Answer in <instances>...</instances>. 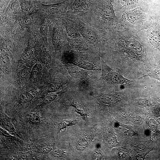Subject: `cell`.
I'll use <instances>...</instances> for the list:
<instances>
[{"label":"cell","instance_id":"1","mask_svg":"<svg viewBox=\"0 0 160 160\" xmlns=\"http://www.w3.org/2000/svg\"><path fill=\"white\" fill-rule=\"evenodd\" d=\"M101 51L114 69L131 80L143 77L158 63L146 39L129 30L107 32Z\"/></svg>","mask_w":160,"mask_h":160},{"label":"cell","instance_id":"30","mask_svg":"<svg viewBox=\"0 0 160 160\" xmlns=\"http://www.w3.org/2000/svg\"><path fill=\"white\" fill-rule=\"evenodd\" d=\"M39 1L43 4H51L61 2L65 0H33Z\"/></svg>","mask_w":160,"mask_h":160},{"label":"cell","instance_id":"35","mask_svg":"<svg viewBox=\"0 0 160 160\" xmlns=\"http://www.w3.org/2000/svg\"><path fill=\"white\" fill-rule=\"evenodd\" d=\"M11 0H1V7L5 8Z\"/></svg>","mask_w":160,"mask_h":160},{"label":"cell","instance_id":"39","mask_svg":"<svg viewBox=\"0 0 160 160\" xmlns=\"http://www.w3.org/2000/svg\"></svg>","mask_w":160,"mask_h":160},{"label":"cell","instance_id":"25","mask_svg":"<svg viewBox=\"0 0 160 160\" xmlns=\"http://www.w3.org/2000/svg\"><path fill=\"white\" fill-rule=\"evenodd\" d=\"M33 54L32 49L31 48L28 49L23 52L22 55V58L24 60H28L31 58Z\"/></svg>","mask_w":160,"mask_h":160},{"label":"cell","instance_id":"18","mask_svg":"<svg viewBox=\"0 0 160 160\" xmlns=\"http://www.w3.org/2000/svg\"><path fill=\"white\" fill-rule=\"evenodd\" d=\"M42 71V68L41 65L39 64H36L32 69V74L33 77H36L40 75Z\"/></svg>","mask_w":160,"mask_h":160},{"label":"cell","instance_id":"6","mask_svg":"<svg viewBox=\"0 0 160 160\" xmlns=\"http://www.w3.org/2000/svg\"><path fill=\"white\" fill-rule=\"evenodd\" d=\"M124 12L120 20L122 26L128 30L137 31L146 28L147 15L140 6Z\"/></svg>","mask_w":160,"mask_h":160},{"label":"cell","instance_id":"3","mask_svg":"<svg viewBox=\"0 0 160 160\" xmlns=\"http://www.w3.org/2000/svg\"><path fill=\"white\" fill-rule=\"evenodd\" d=\"M72 20L89 50L97 52L101 51L105 40L107 31L88 25L79 20Z\"/></svg>","mask_w":160,"mask_h":160},{"label":"cell","instance_id":"33","mask_svg":"<svg viewBox=\"0 0 160 160\" xmlns=\"http://www.w3.org/2000/svg\"><path fill=\"white\" fill-rule=\"evenodd\" d=\"M148 125L151 128H156L157 127V124L156 121L153 119H151L148 123Z\"/></svg>","mask_w":160,"mask_h":160},{"label":"cell","instance_id":"34","mask_svg":"<svg viewBox=\"0 0 160 160\" xmlns=\"http://www.w3.org/2000/svg\"><path fill=\"white\" fill-rule=\"evenodd\" d=\"M52 149L51 146H46L42 148L41 151L44 153H46L50 152Z\"/></svg>","mask_w":160,"mask_h":160},{"label":"cell","instance_id":"15","mask_svg":"<svg viewBox=\"0 0 160 160\" xmlns=\"http://www.w3.org/2000/svg\"><path fill=\"white\" fill-rule=\"evenodd\" d=\"M49 23V21L47 18L44 19L40 25L39 31L43 37H46L47 36Z\"/></svg>","mask_w":160,"mask_h":160},{"label":"cell","instance_id":"38","mask_svg":"<svg viewBox=\"0 0 160 160\" xmlns=\"http://www.w3.org/2000/svg\"><path fill=\"white\" fill-rule=\"evenodd\" d=\"M157 121L160 124V118H159L157 119Z\"/></svg>","mask_w":160,"mask_h":160},{"label":"cell","instance_id":"37","mask_svg":"<svg viewBox=\"0 0 160 160\" xmlns=\"http://www.w3.org/2000/svg\"><path fill=\"white\" fill-rule=\"evenodd\" d=\"M120 131L121 130V131L123 133H126L128 131L127 129L124 127H120Z\"/></svg>","mask_w":160,"mask_h":160},{"label":"cell","instance_id":"21","mask_svg":"<svg viewBox=\"0 0 160 160\" xmlns=\"http://www.w3.org/2000/svg\"><path fill=\"white\" fill-rule=\"evenodd\" d=\"M28 121L32 124L39 123L41 121L40 117L36 114L31 113L28 119Z\"/></svg>","mask_w":160,"mask_h":160},{"label":"cell","instance_id":"32","mask_svg":"<svg viewBox=\"0 0 160 160\" xmlns=\"http://www.w3.org/2000/svg\"><path fill=\"white\" fill-rule=\"evenodd\" d=\"M142 121V118L138 115L133 116L131 119V121L135 124H139Z\"/></svg>","mask_w":160,"mask_h":160},{"label":"cell","instance_id":"27","mask_svg":"<svg viewBox=\"0 0 160 160\" xmlns=\"http://www.w3.org/2000/svg\"><path fill=\"white\" fill-rule=\"evenodd\" d=\"M57 95L56 94L48 95L44 98L43 103L44 105L49 104L54 101L57 97Z\"/></svg>","mask_w":160,"mask_h":160},{"label":"cell","instance_id":"17","mask_svg":"<svg viewBox=\"0 0 160 160\" xmlns=\"http://www.w3.org/2000/svg\"><path fill=\"white\" fill-rule=\"evenodd\" d=\"M153 102L160 105V83H158L154 87L152 93Z\"/></svg>","mask_w":160,"mask_h":160},{"label":"cell","instance_id":"29","mask_svg":"<svg viewBox=\"0 0 160 160\" xmlns=\"http://www.w3.org/2000/svg\"><path fill=\"white\" fill-rule=\"evenodd\" d=\"M31 70L30 68L27 67L24 68L20 71V75L23 79L26 78L30 73Z\"/></svg>","mask_w":160,"mask_h":160},{"label":"cell","instance_id":"36","mask_svg":"<svg viewBox=\"0 0 160 160\" xmlns=\"http://www.w3.org/2000/svg\"><path fill=\"white\" fill-rule=\"evenodd\" d=\"M94 159H100L101 158V155L100 153L97 151H95L93 154Z\"/></svg>","mask_w":160,"mask_h":160},{"label":"cell","instance_id":"7","mask_svg":"<svg viewBox=\"0 0 160 160\" xmlns=\"http://www.w3.org/2000/svg\"><path fill=\"white\" fill-rule=\"evenodd\" d=\"M50 37L54 49L60 53L65 44L68 43L67 36L59 18L52 21L50 26Z\"/></svg>","mask_w":160,"mask_h":160},{"label":"cell","instance_id":"13","mask_svg":"<svg viewBox=\"0 0 160 160\" xmlns=\"http://www.w3.org/2000/svg\"><path fill=\"white\" fill-rule=\"evenodd\" d=\"M74 65L70 66L68 69V72L70 75L76 79H81L84 77L85 75L84 70Z\"/></svg>","mask_w":160,"mask_h":160},{"label":"cell","instance_id":"14","mask_svg":"<svg viewBox=\"0 0 160 160\" xmlns=\"http://www.w3.org/2000/svg\"><path fill=\"white\" fill-rule=\"evenodd\" d=\"M89 135H84L79 138L76 142V148L79 151L84 150L87 146L91 140Z\"/></svg>","mask_w":160,"mask_h":160},{"label":"cell","instance_id":"2","mask_svg":"<svg viewBox=\"0 0 160 160\" xmlns=\"http://www.w3.org/2000/svg\"><path fill=\"white\" fill-rule=\"evenodd\" d=\"M86 24L107 32L119 31L123 26L115 15L112 0H99Z\"/></svg>","mask_w":160,"mask_h":160},{"label":"cell","instance_id":"28","mask_svg":"<svg viewBox=\"0 0 160 160\" xmlns=\"http://www.w3.org/2000/svg\"><path fill=\"white\" fill-rule=\"evenodd\" d=\"M65 154V153L64 151L59 148L54 150L51 153L52 156L57 158L62 157Z\"/></svg>","mask_w":160,"mask_h":160},{"label":"cell","instance_id":"5","mask_svg":"<svg viewBox=\"0 0 160 160\" xmlns=\"http://www.w3.org/2000/svg\"><path fill=\"white\" fill-rule=\"evenodd\" d=\"M99 0H70L68 8L62 16L72 20H79L86 23Z\"/></svg>","mask_w":160,"mask_h":160},{"label":"cell","instance_id":"10","mask_svg":"<svg viewBox=\"0 0 160 160\" xmlns=\"http://www.w3.org/2000/svg\"><path fill=\"white\" fill-rule=\"evenodd\" d=\"M144 0H112L114 10L124 12L140 6Z\"/></svg>","mask_w":160,"mask_h":160},{"label":"cell","instance_id":"31","mask_svg":"<svg viewBox=\"0 0 160 160\" xmlns=\"http://www.w3.org/2000/svg\"><path fill=\"white\" fill-rule=\"evenodd\" d=\"M40 58L41 62L44 64L48 63L50 60L49 55L47 54H42Z\"/></svg>","mask_w":160,"mask_h":160},{"label":"cell","instance_id":"24","mask_svg":"<svg viewBox=\"0 0 160 160\" xmlns=\"http://www.w3.org/2000/svg\"><path fill=\"white\" fill-rule=\"evenodd\" d=\"M62 84L60 83H55L51 84L49 87L47 92H53L59 90Z\"/></svg>","mask_w":160,"mask_h":160},{"label":"cell","instance_id":"4","mask_svg":"<svg viewBox=\"0 0 160 160\" xmlns=\"http://www.w3.org/2000/svg\"><path fill=\"white\" fill-rule=\"evenodd\" d=\"M102 73L101 81L105 86L122 91L127 89H132L137 84L138 79H129L119 70L109 66L100 57Z\"/></svg>","mask_w":160,"mask_h":160},{"label":"cell","instance_id":"12","mask_svg":"<svg viewBox=\"0 0 160 160\" xmlns=\"http://www.w3.org/2000/svg\"><path fill=\"white\" fill-rule=\"evenodd\" d=\"M67 40L71 49L78 51L89 50L86 44L81 38L71 39L67 37Z\"/></svg>","mask_w":160,"mask_h":160},{"label":"cell","instance_id":"26","mask_svg":"<svg viewBox=\"0 0 160 160\" xmlns=\"http://www.w3.org/2000/svg\"><path fill=\"white\" fill-rule=\"evenodd\" d=\"M107 140L108 144L112 146H116L118 145L116 137L113 135L108 136Z\"/></svg>","mask_w":160,"mask_h":160},{"label":"cell","instance_id":"11","mask_svg":"<svg viewBox=\"0 0 160 160\" xmlns=\"http://www.w3.org/2000/svg\"><path fill=\"white\" fill-rule=\"evenodd\" d=\"M59 19L68 38L71 39L81 38L72 20L63 16Z\"/></svg>","mask_w":160,"mask_h":160},{"label":"cell","instance_id":"8","mask_svg":"<svg viewBox=\"0 0 160 160\" xmlns=\"http://www.w3.org/2000/svg\"><path fill=\"white\" fill-rule=\"evenodd\" d=\"M130 89H127L118 92L105 91L91 92V95L103 106L117 105L124 101L126 97L125 95L130 93Z\"/></svg>","mask_w":160,"mask_h":160},{"label":"cell","instance_id":"22","mask_svg":"<svg viewBox=\"0 0 160 160\" xmlns=\"http://www.w3.org/2000/svg\"><path fill=\"white\" fill-rule=\"evenodd\" d=\"M21 100L24 103H28L32 101L33 96L30 93L26 92L22 94L20 96Z\"/></svg>","mask_w":160,"mask_h":160},{"label":"cell","instance_id":"19","mask_svg":"<svg viewBox=\"0 0 160 160\" xmlns=\"http://www.w3.org/2000/svg\"><path fill=\"white\" fill-rule=\"evenodd\" d=\"M32 14H29L25 15L23 19V24L26 27L31 25L34 20Z\"/></svg>","mask_w":160,"mask_h":160},{"label":"cell","instance_id":"16","mask_svg":"<svg viewBox=\"0 0 160 160\" xmlns=\"http://www.w3.org/2000/svg\"><path fill=\"white\" fill-rule=\"evenodd\" d=\"M145 76H149L160 81V60L155 68L143 77Z\"/></svg>","mask_w":160,"mask_h":160},{"label":"cell","instance_id":"9","mask_svg":"<svg viewBox=\"0 0 160 160\" xmlns=\"http://www.w3.org/2000/svg\"><path fill=\"white\" fill-rule=\"evenodd\" d=\"M70 2V0H65L55 4H44L35 1L37 7L49 15L52 21L63 15L68 9Z\"/></svg>","mask_w":160,"mask_h":160},{"label":"cell","instance_id":"23","mask_svg":"<svg viewBox=\"0 0 160 160\" xmlns=\"http://www.w3.org/2000/svg\"><path fill=\"white\" fill-rule=\"evenodd\" d=\"M76 121L75 120H65L61 122L59 125V127L60 130L66 128L69 126L75 124Z\"/></svg>","mask_w":160,"mask_h":160},{"label":"cell","instance_id":"20","mask_svg":"<svg viewBox=\"0 0 160 160\" xmlns=\"http://www.w3.org/2000/svg\"><path fill=\"white\" fill-rule=\"evenodd\" d=\"M3 127L7 130L10 132H13L15 131V128L12 124L9 121L3 120L1 121Z\"/></svg>","mask_w":160,"mask_h":160}]
</instances>
